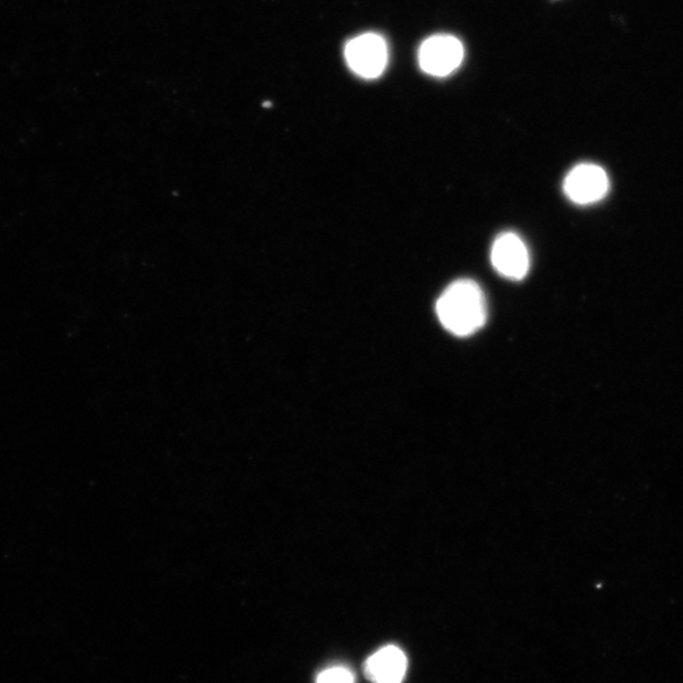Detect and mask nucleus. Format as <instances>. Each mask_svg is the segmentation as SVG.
Listing matches in <instances>:
<instances>
[{"label": "nucleus", "mask_w": 683, "mask_h": 683, "mask_svg": "<svg viewBox=\"0 0 683 683\" xmlns=\"http://www.w3.org/2000/svg\"><path fill=\"white\" fill-rule=\"evenodd\" d=\"M563 191L571 202L594 204L609 192V177L605 170L594 164H581L572 169L563 183Z\"/></svg>", "instance_id": "39448f33"}, {"label": "nucleus", "mask_w": 683, "mask_h": 683, "mask_svg": "<svg viewBox=\"0 0 683 683\" xmlns=\"http://www.w3.org/2000/svg\"><path fill=\"white\" fill-rule=\"evenodd\" d=\"M318 683H354V676L344 669H330L321 674Z\"/></svg>", "instance_id": "0eeeda50"}, {"label": "nucleus", "mask_w": 683, "mask_h": 683, "mask_svg": "<svg viewBox=\"0 0 683 683\" xmlns=\"http://www.w3.org/2000/svg\"><path fill=\"white\" fill-rule=\"evenodd\" d=\"M435 310L442 326L457 337L475 335L488 319L485 294L473 280L452 283L440 296Z\"/></svg>", "instance_id": "f257e3e1"}, {"label": "nucleus", "mask_w": 683, "mask_h": 683, "mask_svg": "<svg viewBox=\"0 0 683 683\" xmlns=\"http://www.w3.org/2000/svg\"><path fill=\"white\" fill-rule=\"evenodd\" d=\"M464 46L449 34H437L423 42L420 64L423 72L433 76H447L463 63Z\"/></svg>", "instance_id": "7ed1b4c3"}, {"label": "nucleus", "mask_w": 683, "mask_h": 683, "mask_svg": "<svg viewBox=\"0 0 683 683\" xmlns=\"http://www.w3.org/2000/svg\"><path fill=\"white\" fill-rule=\"evenodd\" d=\"M345 56L354 73L365 79L378 78L388 64L387 42L379 34H361L348 42Z\"/></svg>", "instance_id": "f03ea898"}, {"label": "nucleus", "mask_w": 683, "mask_h": 683, "mask_svg": "<svg viewBox=\"0 0 683 683\" xmlns=\"http://www.w3.org/2000/svg\"><path fill=\"white\" fill-rule=\"evenodd\" d=\"M406 657L397 647H387L367 662V673L376 683H399L405 676Z\"/></svg>", "instance_id": "423d86ee"}, {"label": "nucleus", "mask_w": 683, "mask_h": 683, "mask_svg": "<svg viewBox=\"0 0 683 683\" xmlns=\"http://www.w3.org/2000/svg\"><path fill=\"white\" fill-rule=\"evenodd\" d=\"M491 263L501 277L511 281L523 280L531 268V256L523 239L516 234L500 235L492 245Z\"/></svg>", "instance_id": "20e7f679"}]
</instances>
